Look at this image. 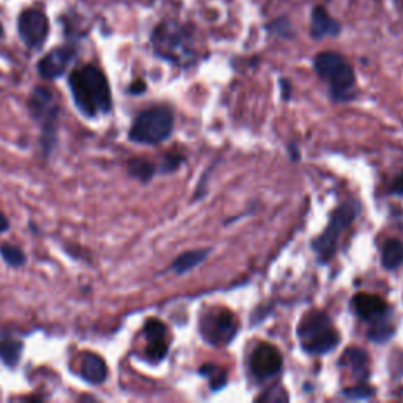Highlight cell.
Returning <instances> with one entry per match:
<instances>
[{"instance_id": "cell-1", "label": "cell", "mask_w": 403, "mask_h": 403, "mask_svg": "<svg viewBox=\"0 0 403 403\" xmlns=\"http://www.w3.org/2000/svg\"><path fill=\"white\" fill-rule=\"evenodd\" d=\"M151 46L158 57L170 63L188 68L199 59L193 27L167 19L155 27L151 33Z\"/></svg>"}, {"instance_id": "cell-2", "label": "cell", "mask_w": 403, "mask_h": 403, "mask_svg": "<svg viewBox=\"0 0 403 403\" xmlns=\"http://www.w3.org/2000/svg\"><path fill=\"white\" fill-rule=\"evenodd\" d=\"M70 88L77 104L86 115L106 114L112 108L108 77L95 65H83L71 72Z\"/></svg>"}, {"instance_id": "cell-3", "label": "cell", "mask_w": 403, "mask_h": 403, "mask_svg": "<svg viewBox=\"0 0 403 403\" xmlns=\"http://www.w3.org/2000/svg\"><path fill=\"white\" fill-rule=\"evenodd\" d=\"M302 350L309 355H328L340 342L337 329L322 311H311L304 313L296 329Z\"/></svg>"}, {"instance_id": "cell-4", "label": "cell", "mask_w": 403, "mask_h": 403, "mask_svg": "<svg viewBox=\"0 0 403 403\" xmlns=\"http://www.w3.org/2000/svg\"><path fill=\"white\" fill-rule=\"evenodd\" d=\"M313 70L323 81L329 83L334 99L345 101L351 97L356 77L351 65L345 60L344 55L333 52V50L320 52L313 59Z\"/></svg>"}, {"instance_id": "cell-5", "label": "cell", "mask_w": 403, "mask_h": 403, "mask_svg": "<svg viewBox=\"0 0 403 403\" xmlns=\"http://www.w3.org/2000/svg\"><path fill=\"white\" fill-rule=\"evenodd\" d=\"M172 131L173 112L166 106H155L136 117L130 131V139L137 144L156 145L164 142Z\"/></svg>"}, {"instance_id": "cell-6", "label": "cell", "mask_w": 403, "mask_h": 403, "mask_svg": "<svg viewBox=\"0 0 403 403\" xmlns=\"http://www.w3.org/2000/svg\"><path fill=\"white\" fill-rule=\"evenodd\" d=\"M356 215L357 208L351 204H345L333 211L331 219H329L324 232L312 243V249L315 250L318 260L322 263H326L333 259L340 237L356 219Z\"/></svg>"}, {"instance_id": "cell-7", "label": "cell", "mask_w": 403, "mask_h": 403, "mask_svg": "<svg viewBox=\"0 0 403 403\" xmlns=\"http://www.w3.org/2000/svg\"><path fill=\"white\" fill-rule=\"evenodd\" d=\"M238 333V322L235 318V313L230 311L217 307L204 313L200 318V334L208 342L215 346L228 345L235 339Z\"/></svg>"}, {"instance_id": "cell-8", "label": "cell", "mask_w": 403, "mask_h": 403, "mask_svg": "<svg viewBox=\"0 0 403 403\" xmlns=\"http://www.w3.org/2000/svg\"><path fill=\"white\" fill-rule=\"evenodd\" d=\"M18 32L27 48L40 49L49 35L48 16L38 8H27L18 19Z\"/></svg>"}, {"instance_id": "cell-9", "label": "cell", "mask_w": 403, "mask_h": 403, "mask_svg": "<svg viewBox=\"0 0 403 403\" xmlns=\"http://www.w3.org/2000/svg\"><path fill=\"white\" fill-rule=\"evenodd\" d=\"M29 109L33 119L37 123H40L43 131L50 136L59 115V104L55 101L54 93L46 87H37L30 95Z\"/></svg>"}, {"instance_id": "cell-10", "label": "cell", "mask_w": 403, "mask_h": 403, "mask_svg": "<svg viewBox=\"0 0 403 403\" xmlns=\"http://www.w3.org/2000/svg\"><path fill=\"white\" fill-rule=\"evenodd\" d=\"M249 367L257 380H270L281 372L282 355L271 344H259L249 356Z\"/></svg>"}, {"instance_id": "cell-11", "label": "cell", "mask_w": 403, "mask_h": 403, "mask_svg": "<svg viewBox=\"0 0 403 403\" xmlns=\"http://www.w3.org/2000/svg\"><path fill=\"white\" fill-rule=\"evenodd\" d=\"M76 49L72 46H60L48 52L38 63V71L44 79H57L68 68L75 59Z\"/></svg>"}, {"instance_id": "cell-12", "label": "cell", "mask_w": 403, "mask_h": 403, "mask_svg": "<svg viewBox=\"0 0 403 403\" xmlns=\"http://www.w3.org/2000/svg\"><path fill=\"white\" fill-rule=\"evenodd\" d=\"M145 337L148 340L147 357L151 362H161L167 355L169 344H167V328L166 324L151 318L145 324Z\"/></svg>"}, {"instance_id": "cell-13", "label": "cell", "mask_w": 403, "mask_h": 403, "mask_svg": "<svg viewBox=\"0 0 403 403\" xmlns=\"http://www.w3.org/2000/svg\"><path fill=\"white\" fill-rule=\"evenodd\" d=\"M351 307L356 312L357 317H361L362 320H378L383 318L386 311H388V304L383 298H380L378 295L372 293H357L355 298L351 299Z\"/></svg>"}, {"instance_id": "cell-14", "label": "cell", "mask_w": 403, "mask_h": 403, "mask_svg": "<svg viewBox=\"0 0 403 403\" xmlns=\"http://www.w3.org/2000/svg\"><path fill=\"white\" fill-rule=\"evenodd\" d=\"M339 33L340 24L328 13L326 8L322 7V5L313 8L311 14V35L315 38V40L339 37Z\"/></svg>"}, {"instance_id": "cell-15", "label": "cell", "mask_w": 403, "mask_h": 403, "mask_svg": "<svg viewBox=\"0 0 403 403\" xmlns=\"http://www.w3.org/2000/svg\"><path fill=\"white\" fill-rule=\"evenodd\" d=\"M340 366L348 368L353 373V377L360 382H366L368 373H371V368H368V355L361 348H346L344 351L342 357H340Z\"/></svg>"}, {"instance_id": "cell-16", "label": "cell", "mask_w": 403, "mask_h": 403, "mask_svg": "<svg viewBox=\"0 0 403 403\" xmlns=\"http://www.w3.org/2000/svg\"><path fill=\"white\" fill-rule=\"evenodd\" d=\"M81 373L88 383L99 384L108 377V366H106V362L101 356L95 355V353H87L82 360Z\"/></svg>"}, {"instance_id": "cell-17", "label": "cell", "mask_w": 403, "mask_h": 403, "mask_svg": "<svg viewBox=\"0 0 403 403\" xmlns=\"http://www.w3.org/2000/svg\"><path fill=\"white\" fill-rule=\"evenodd\" d=\"M403 263V242L389 238L382 249V266L384 270H397Z\"/></svg>"}, {"instance_id": "cell-18", "label": "cell", "mask_w": 403, "mask_h": 403, "mask_svg": "<svg viewBox=\"0 0 403 403\" xmlns=\"http://www.w3.org/2000/svg\"><path fill=\"white\" fill-rule=\"evenodd\" d=\"M210 250L208 249H195V250H188L181 254L180 257H177L172 263V270L177 274H186L191 270H194L195 266H199L202 262H204L206 257H208Z\"/></svg>"}, {"instance_id": "cell-19", "label": "cell", "mask_w": 403, "mask_h": 403, "mask_svg": "<svg viewBox=\"0 0 403 403\" xmlns=\"http://www.w3.org/2000/svg\"><path fill=\"white\" fill-rule=\"evenodd\" d=\"M22 353V344L14 339L0 337V360L7 366L14 367L18 364Z\"/></svg>"}, {"instance_id": "cell-20", "label": "cell", "mask_w": 403, "mask_h": 403, "mask_svg": "<svg viewBox=\"0 0 403 403\" xmlns=\"http://www.w3.org/2000/svg\"><path fill=\"white\" fill-rule=\"evenodd\" d=\"M128 172H130L131 177L147 183L153 178L155 166H153V162H150L144 158H132L128 161Z\"/></svg>"}, {"instance_id": "cell-21", "label": "cell", "mask_w": 403, "mask_h": 403, "mask_svg": "<svg viewBox=\"0 0 403 403\" xmlns=\"http://www.w3.org/2000/svg\"><path fill=\"white\" fill-rule=\"evenodd\" d=\"M200 373L210 380V386L213 391H219L227 384V371L216 364H205L202 366Z\"/></svg>"}, {"instance_id": "cell-22", "label": "cell", "mask_w": 403, "mask_h": 403, "mask_svg": "<svg viewBox=\"0 0 403 403\" xmlns=\"http://www.w3.org/2000/svg\"><path fill=\"white\" fill-rule=\"evenodd\" d=\"M0 254H2L3 260L7 262L10 266H22L26 263L24 252L13 244H3L2 248H0Z\"/></svg>"}, {"instance_id": "cell-23", "label": "cell", "mask_w": 403, "mask_h": 403, "mask_svg": "<svg viewBox=\"0 0 403 403\" xmlns=\"http://www.w3.org/2000/svg\"><path fill=\"white\" fill-rule=\"evenodd\" d=\"M394 334V328L391 324L386 323H375L373 328L368 333V337H371L373 342L382 344V342H388V339H391V335Z\"/></svg>"}, {"instance_id": "cell-24", "label": "cell", "mask_w": 403, "mask_h": 403, "mask_svg": "<svg viewBox=\"0 0 403 403\" xmlns=\"http://www.w3.org/2000/svg\"><path fill=\"white\" fill-rule=\"evenodd\" d=\"M344 395L351 400H367L373 395V389L371 386L360 383L357 386H353V388L344 389Z\"/></svg>"}, {"instance_id": "cell-25", "label": "cell", "mask_w": 403, "mask_h": 403, "mask_svg": "<svg viewBox=\"0 0 403 403\" xmlns=\"http://www.w3.org/2000/svg\"><path fill=\"white\" fill-rule=\"evenodd\" d=\"M181 161H183V158H181V156H178V155H169V156H166L164 161H162L161 172L169 173V172L177 170L178 167H180Z\"/></svg>"}, {"instance_id": "cell-26", "label": "cell", "mask_w": 403, "mask_h": 403, "mask_svg": "<svg viewBox=\"0 0 403 403\" xmlns=\"http://www.w3.org/2000/svg\"><path fill=\"white\" fill-rule=\"evenodd\" d=\"M391 194L403 195V172H400L399 175L394 178L393 184H391Z\"/></svg>"}, {"instance_id": "cell-27", "label": "cell", "mask_w": 403, "mask_h": 403, "mask_svg": "<svg viewBox=\"0 0 403 403\" xmlns=\"http://www.w3.org/2000/svg\"><path fill=\"white\" fill-rule=\"evenodd\" d=\"M145 90H147V86H145L144 81H134L130 86V93H132V95L144 93Z\"/></svg>"}, {"instance_id": "cell-28", "label": "cell", "mask_w": 403, "mask_h": 403, "mask_svg": "<svg viewBox=\"0 0 403 403\" xmlns=\"http://www.w3.org/2000/svg\"><path fill=\"white\" fill-rule=\"evenodd\" d=\"M8 227H10L8 219L2 215V213H0V233H2V232H7V230H8Z\"/></svg>"}, {"instance_id": "cell-29", "label": "cell", "mask_w": 403, "mask_h": 403, "mask_svg": "<svg viewBox=\"0 0 403 403\" xmlns=\"http://www.w3.org/2000/svg\"><path fill=\"white\" fill-rule=\"evenodd\" d=\"M394 3H395V8L403 11V0H394Z\"/></svg>"}, {"instance_id": "cell-30", "label": "cell", "mask_w": 403, "mask_h": 403, "mask_svg": "<svg viewBox=\"0 0 403 403\" xmlns=\"http://www.w3.org/2000/svg\"><path fill=\"white\" fill-rule=\"evenodd\" d=\"M2 35H3V27L2 24H0V38H2Z\"/></svg>"}]
</instances>
